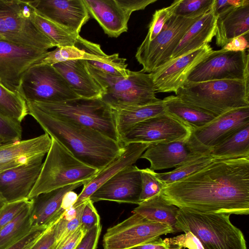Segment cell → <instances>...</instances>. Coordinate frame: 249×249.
Returning <instances> with one entry per match:
<instances>
[{
  "instance_id": "21",
  "label": "cell",
  "mask_w": 249,
  "mask_h": 249,
  "mask_svg": "<svg viewBox=\"0 0 249 249\" xmlns=\"http://www.w3.org/2000/svg\"><path fill=\"white\" fill-rule=\"evenodd\" d=\"M150 144L148 143L134 142L124 145V151L119 156L83 185V189L78 195L72 207L75 208L84 203L107 180L120 171L133 165Z\"/></svg>"
},
{
  "instance_id": "3",
  "label": "cell",
  "mask_w": 249,
  "mask_h": 249,
  "mask_svg": "<svg viewBox=\"0 0 249 249\" xmlns=\"http://www.w3.org/2000/svg\"><path fill=\"white\" fill-rule=\"evenodd\" d=\"M175 93L187 105L217 117L249 107V80L186 81Z\"/></svg>"
},
{
  "instance_id": "43",
  "label": "cell",
  "mask_w": 249,
  "mask_h": 249,
  "mask_svg": "<svg viewBox=\"0 0 249 249\" xmlns=\"http://www.w3.org/2000/svg\"><path fill=\"white\" fill-rule=\"evenodd\" d=\"M31 202V199H25L6 203L0 209V230L14 220Z\"/></svg>"
},
{
  "instance_id": "39",
  "label": "cell",
  "mask_w": 249,
  "mask_h": 249,
  "mask_svg": "<svg viewBox=\"0 0 249 249\" xmlns=\"http://www.w3.org/2000/svg\"><path fill=\"white\" fill-rule=\"evenodd\" d=\"M214 0H180L174 14L187 18H195L208 13Z\"/></svg>"
},
{
  "instance_id": "10",
  "label": "cell",
  "mask_w": 249,
  "mask_h": 249,
  "mask_svg": "<svg viewBox=\"0 0 249 249\" xmlns=\"http://www.w3.org/2000/svg\"><path fill=\"white\" fill-rule=\"evenodd\" d=\"M19 94L32 102H59L79 98L53 66L29 68L23 74Z\"/></svg>"
},
{
  "instance_id": "28",
  "label": "cell",
  "mask_w": 249,
  "mask_h": 249,
  "mask_svg": "<svg viewBox=\"0 0 249 249\" xmlns=\"http://www.w3.org/2000/svg\"><path fill=\"white\" fill-rule=\"evenodd\" d=\"M75 47L86 53V63L93 67L112 75L126 77L130 70L127 69L126 59L119 57L118 53L106 54L100 45L91 42L79 36Z\"/></svg>"
},
{
  "instance_id": "42",
  "label": "cell",
  "mask_w": 249,
  "mask_h": 249,
  "mask_svg": "<svg viewBox=\"0 0 249 249\" xmlns=\"http://www.w3.org/2000/svg\"><path fill=\"white\" fill-rule=\"evenodd\" d=\"M21 137L20 123L0 114V138L8 143L20 141Z\"/></svg>"
},
{
  "instance_id": "44",
  "label": "cell",
  "mask_w": 249,
  "mask_h": 249,
  "mask_svg": "<svg viewBox=\"0 0 249 249\" xmlns=\"http://www.w3.org/2000/svg\"><path fill=\"white\" fill-rule=\"evenodd\" d=\"M99 224H100V216L93 203L89 198L85 201L80 227L85 234L91 229Z\"/></svg>"
},
{
  "instance_id": "24",
  "label": "cell",
  "mask_w": 249,
  "mask_h": 249,
  "mask_svg": "<svg viewBox=\"0 0 249 249\" xmlns=\"http://www.w3.org/2000/svg\"><path fill=\"white\" fill-rule=\"evenodd\" d=\"M53 66L79 97H101L103 90L88 71L85 59H71Z\"/></svg>"
},
{
  "instance_id": "18",
  "label": "cell",
  "mask_w": 249,
  "mask_h": 249,
  "mask_svg": "<svg viewBox=\"0 0 249 249\" xmlns=\"http://www.w3.org/2000/svg\"><path fill=\"white\" fill-rule=\"evenodd\" d=\"M44 156L0 173V196L6 203L28 199L41 170Z\"/></svg>"
},
{
  "instance_id": "13",
  "label": "cell",
  "mask_w": 249,
  "mask_h": 249,
  "mask_svg": "<svg viewBox=\"0 0 249 249\" xmlns=\"http://www.w3.org/2000/svg\"><path fill=\"white\" fill-rule=\"evenodd\" d=\"M192 132L191 128L165 112L135 124L120 140L124 145L134 142L157 144L185 139Z\"/></svg>"
},
{
  "instance_id": "47",
  "label": "cell",
  "mask_w": 249,
  "mask_h": 249,
  "mask_svg": "<svg viewBox=\"0 0 249 249\" xmlns=\"http://www.w3.org/2000/svg\"><path fill=\"white\" fill-rule=\"evenodd\" d=\"M55 223L44 231L29 249H53L55 243Z\"/></svg>"
},
{
  "instance_id": "55",
  "label": "cell",
  "mask_w": 249,
  "mask_h": 249,
  "mask_svg": "<svg viewBox=\"0 0 249 249\" xmlns=\"http://www.w3.org/2000/svg\"><path fill=\"white\" fill-rule=\"evenodd\" d=\"M5 203L6 202L0 196V209Z\"/></svg>"
},
{
  "instance_id": "30",
  "label": "cell",
  "mask_w": 249,
  "mask_h": 249,
  "mask_svg": "<svg viewBox=\"0 0 249 249\" xmlns=\"http://www.w3.org/2000/svg\"><path fill=\"white\" fill-rule=\"evenodd\" d=\"M165 112L192 130L201 128L216 117L191 107L178 97L171 95L162 100Z\"/></svg>"
},
{
  "instance_id": "6",
  "label": "cell",
  "mask_w": 249,
  "mask_h": 249,
  "mask_svg": "<svg viewBox=\"0 0 249 249\" xmlns=\"http://www.w3.org/2000/svg\"><path fill=\"white\" fill-rule=\"evenodd\" d=\"M38 178L29 196L37 195L77 183L83 184L98 171L76 158L53 138Z\"/></svg>"
},
{
  "instance_id": "15",
  "label": "cell",
  "mask_w": 249,
  "mask_h": 249,
  "mask_svg": "<svg viewBox=\"0 0 249 249\" xmlns=\"http://www.w3.org/2000/svg\"><path fill=\"white\" fill-rule=\"evenodd\" d=\"M211 150L202 145L192 132L185 139L150 144L140 157L150 163L153 171L177 167L186 162L210 154Z\"/></svg>"
},
{
  "instance_id": "2",
  "label": "cell",
  "mask_w": 249,
  "mask_h": 249,
  "mask_svg": "<svg viewBox=\"0 0 249 249\" xmlns=\"http://www.w3.org/2000/svg\"><path fill=\"white\" fill-rule=\"evenodd\" d=\"M32 116L50 137L53 138L76 158L98 171L119 156L124 146L100 132L63 120L26 101Z\"/></svg>"
},
{
  "instance_id": "37",
  "label": "cell",
  "mask_w": 249,
  "mask_h": 249,
  "mask_svg": "<svg viewBox=\"0 0 249 249\" xmlns=\"http://www.w3.org/2000/svg\"><path fill=\"white\" fill-rule=\"evenodd\" d=\"M85 202L73 208L70 207L54 224L55 243L76 231L80 226Z\"/></svg>"
},
{
  "instance_id": "23",
  "label": "cell",
  "mask_w": 249,
  "mask_h": 249,
  "mask_svg": "<svg viewBox=\"0 0 249 249\" xmlns=\"http://www.w3.org/2000/svg\"><path fill=\"white\" fill-rule=\"evenodd\" d=\"M82 185L77 183L68 185L31 198L32 228L47 229L54 224L66 211L61 207L64 196Z\"/></svg>"
},
{
  "instance_id": "46",
  "label": "cell",
  "mask_w": 249,
  "mask_h": 249,
  "mask_svg": "<svg viewBox=\"0 0 249 249\" xmlns=\"http://www.w3.org/2000/svg\"><path fill=\"white\" fill-rule=\"evenodd\" d=\"M101 229L99 224L88 231L75 249H96Z\"/></svg>"
},
{
  "instance_id": "34",
  "label": "cell",
  "mask_w": 249,
  "mask_h": 249,
  "mask_svg": "<svg viewBox=\"0 0 249 249\" xmlns=\"http://www.w3.org/2000/svg\"><path fill=\"white\" fill-rule=\"evenodd\" d=\"M33 20L37 27L51 41L54 47L75 46L79 36L41 16L35 11Z\"/></svg>"
},
{
  "instance_id": "41",
  "label": "cell",
  "mask_w": 249,
  "mask_h": 249,
  "mask_svg": "<svg viewBox=\"0 0 249 249\" xmlns=\"http://www.w3.org/2000/svg\"><path fill=\"white\" fill-rule=\"evenodd\" d=\"M180 1V0H174L169 6L155 12L149 25L147 34L144 40L150 41L157 36L161 32L165 23L174 14L175 10Z\"/></svg>"
},
{
  "instance_id": "9",
  "label": "cell",
  "mask_w": 249,
  "mask_h": 249,
  "mask_svg": "<svg viewBox=\"0 0 249 249\" xmlns=\"http://www.w3.org/2000/svg\"><path fill=\"white\" fill-rule=\"evenodd\" d=\"M203 16L187 18L173 15L155 38L150 41L143 40L135 54L142 66L141 71L150 73L168 62L188 30Z\"/></svg>"
},
{
  "instance_id": "29",
  "label": "cell",
  "mask_w": 249,
  "mask_h": 249,
  "mask_svg": "<svg viewBox=\"0 0 249 249\" xmlns=\"http://www.w3.org/2000/svg\"><path fill=\"white\" fill-rule=\"evenodd\" d=\"M179 210L160 193L140 203L133 213H138L149 220L166 225L177 232L178 231L176 224Z\"/></svg>"
},
{
  "instance_id": "50",
  "label": "cell",
  "mask_w": 249,
  "mask_h": 249,
  "mask_svg": "<svg viewBox=\"0 0 249 249\" xmlns=\"http://www.w3.org/2000/svg\"><path fill=\"white\" fill-rule=\"evenodd\" d=\"M117 3L130 18L132 13L135 11L143 10L148 5L157 1V0H116Z\"/></svg>"
},
{
  "instance_id": "52",
  "label": "cell",
  "mask_w": 249,
  "mask_h": 249,
  "mask_svg": "<svg viewBox=\"0 0 249 249\" xmlns=\"http://www.w3.org/2000/svg\"><path fill=\"white\" fill-rule=\"evenodd\" d=\"M249 34L235 37L222 47V49L233 52L246 51L248 49Z\"/></svg>"
},
{
  "instance_id": "49",
  "label": "cell",
  "mask_w": 249,
  "mask_h": 249,
  "mask_svg": "<svg viewBox=\"0 0 249 249\" xmlns=\"http://www.w3.org/2000/svg\"><path fill=\"white\" fill-rule=\"evenodd\" d=\"M84 234L79 227L74 232L56 242L53 249H75Z\"/></svg>"
},
{
  "instance_id": "56",
  "label": "cell",
  "mask_w": 249,
  "mask_h": 249,
  "mask_svg": "<svg viewBox=\"0 0 249 249\" xmlns=\"http://www.w3.org/2000/svg\"><path fill=\"white\" fill-rule=\"evenodd\" d=\"M5 143V142L2 139L0 138V145Z\"/></svg>"
},
{
  "instance_id": "19",
  "label": "cell",
  "mask_w": 249,
  "mask_h": 249,
  "mask_svg": "<svg viewBox=\"0 0 249 249\" xmlns=\"http://www.w3.org/2000/svg\"><path fill=\"white\" fill-rule=\"evenodd\" d=\"M141 191L140 169L132 165L107 180L89 198L93 203L107 200L138 205Z\"/></svg>"
},
{
  "instance_id": "33",
  "label": "cell",
  "mask_w": 249,
  "mask_h": 249,
  "mask_svg": "<svg viewBox=\"0 0 249 249\" xmlns=\"http://www.w3.org/2000/svg\"><path fill=\"white\" fill-rule=\"evenodd\" d=\"M31 205L32 202L14 220L0 230V249H7L21 239L32 230Z\"/></svg>"
},
{
  "instance_id": "25",
  "label": "cell",
  "mask_w": 249,
  "mask_h": 249,
  "mask_svg": "<svg viewBox=\"0 0 249 249\" xmlns=\"http://www.w3.org/2000/svg\"><path fill=\"white\" fill-rule=\"evenodd\" d=\"M89 15L108 36L117 37L127 32L129 18L116 0H83Z\"/></svg>"
},
{
  "instance_id": "27",
  "label": "cell",
  "mask_w": 249,
  "mask_h": 249,
  "mask_svg": "<svg viewBox=\"0 0 249 249\" xmlns=\"http://www.w3.org/2000/svg\"><path fill=\"white\" fill-rule=\"evenodd\" d=\"M249 0L217 17L215 41L223 47L230 41L249 34Z\"/></svg>"
},
{
  "instance_id": "12",
  "label": "cell",
  "mask_w": 249,
  "mask_h": 249,
  "mask_svg": "<svg viewBox=\"0 0 249 249\" xmlns=\"http://www.w3.org/2000/svg\"><path fill=\"white\" fill-rule=\"evenodd\" d=\"M170 233L175 232L166 225L133 213L107 229L103 237V246L104 249H129Z\"/></svg>"
},
{
  "instance_id": "11",
  "label": "cell",
  "mask_w": 249,
  "mask_h": 249,
  "mask_svg": "<svg viewBox=\"0 0 249 249\" xmlns=\"http://www.w3.org/2000/svg\"><path fill=\"white\" fill-rule=\"evenodd\" d=\"M248 51L221 49L213 52L192 71L186 81L201 82L218 80H249Z\"/></svg>"
},
{
  "instance_id": "38",
  "label": "cell",
  "mask_w": 249,
  "mask_h": 249,
  "mask_svg": "<svg viewBox=\"0 0 249 249\" xmlns=\"http://www.w3.org/2000/svg\"><path fill=\"white\" fill-rule=\"evenodd\" d=\"M85 57L86 53L75 46L57 47L46 52L33 66H53L71 59H84Z\"/></svg>"
},
{
  "instance_id": "5",
  "label": "cell",
  "mask_w": 249,
  "mask_h": 249,
  "mask_svg": "<svg viewBox=\"0 0 249 249\" xmlns=\"http://www.w3.org/2000/svg\"><path fill=\"white\" fill-rule=\"evenodd\" d=\"M230 216L179 209L176 227L178 232H190L204 249H247L242 232L231 223Z\"/></svg>"
},
{
  "instance_id": "22",
  "label": "cell",
  "mask_w": 249,
  "mask_h": 249,
  "mask_svg": "<svg viewBox=\"0 0 249 249\" xmlns=\"http://www.w3.org/2000/svg\"><path fill=\"white\" fill-rule=\"evenodd\" d=\"M52 140L47 133L28 140L0 145V173L24 164L34 158L45 155Z\"/></svg>"
},
{
  "instance_id": "32",
  "label": "cell",
  "mask_w": 249,
  "mask_h": 249,
  "mask_svg": "<svg viewBox=\"0 0 249 249\" xmlns=\"http://www.w3.org/2000/svg\"><path fill=\"white\" fill-rule=\"evenodd\" d=\"M210 155L215 159L249 158V124L213 148Z\"/></svg>"
},
{
  "instance_id": "8",
  "label": "cell",
  "mask_w": 249,
  "mask_h": 249,
  "mask_svg": "<svg viewBox=\"0 0 249 249\" xmlns=\"http://www.w3.org/2000/svg\"><path fill=\"white\" fill-rule=\"evenodd\" d=\"M34 12L28 1L0 0V36L23 46L47 51L54 47L34 23Z\"/></svg>"
},
{
  "instance_id": "17",
  "label": "cell",
  "mask_w": 249,
  "mask_h": 249,
  "mask_svg": "<svg viewBox=\"0 0 249 249\" xmlns=\"http://www.w3.org/2000/svg\"><path fill=\"white\" fill-rule=\"evenodd\" d=\"M35 11L76 36L90 15L83 0L28 1Z\"/></svg>"
},
{
  "instance_id": "51",
  "label": "cell",
  "mask_w": 249,
  "mask_h": 249,
  "mask_svg": "<svg viewBox=\"0 0 249 249\" xmlns=\"http://www.w3.org/2000/svg\"><path fill=\"white\" fill-rule=\"evenodd\" d=\"M248 0H214L213 8L215 15L217 17L232 8L245 3Z\"/></svg>"
},
{
  "instance_id": "36",
  "label": "cell",
  "mask_w": 249,
  "mask_h": 249,
  "mask_svg": "<svg viewBox=\"0 0 249 249\" xmlns=\"http://www.w3.org/2000/svg\"><path fill=\"white\" fill-rule=\"evenodd\" d=\"M214 160L210 154L186 162L174 170L165 173H156L157 178L166 186L183 178L202 169Z\"/></svg>"
},
{
  "instance_id": "4",
  "label": "cell",
  "mask_w": 249,
  "mask_h": 249,
  "mask_svg": "<svg viewBox=\"0 0 249 249\" xmlns=\"http://www.w3.org/2000/svg\"><path fill=\"white\" fill-rule=\"evenodd\" d=\"M86 64L103 90L101 99L114 110L153 104L161 100L156 97L151 73L130 71L128 75L124 77L106 73Z\"/></svg>"
},
{
  "instance_id": "16",
  "label": "cell",
  "mask_w": 249,
  "mask_h": 249,
  "mask_svg": "<svg viewBox=\"0 0 249 249\" xmlns=\"http://www.w3.org/2000/svg\"><path fill=\"white\" fill-rule=\"evenodd\" d=\"M213 51L209 44H206L169 61L151 73L156 92H176L186 81L193 69Z\"/></svg>"
},
{
  "instance_id": "26",
  "label": "cell",
  "mask_w": 249,
  "mask_h": 249,
  "mask_svg": "<svg viewBox=\"0 0 249 249\" xmlns=\"http://www.w3.org/2000/svg\"><path fill=\"white\" fill-rule=\"evenodd\" d=\"M216 21L217 17L212 7L191 26L174 51L170 60L187 54L211 42L215 35Z\"/></svg>"
},
{
  "instance_id": "7",
  "label": "cell",
  "mask_w": 249,
  "mask_h": 249,
  "mask_svg": "<svg viewBox=\"0 0 249 249\" xmlns=\"http://www.w3.org/2000/svg\"><path fill=\"white\" fill-rule=\"evenodd\" d=\"M32 103L50 115L96 130L121 142L114 110L101 98L79 97L59 102Z\"/></svg>"
},
{
  "instance_id": "45",
  "label": "cell",
  "mask_w": 249,
  "mask_h": 249,
  "mask_svg": "<svg viewBox=\"0 0 249 249\" xmlns=\"http://www.w3.org/2000/svg\"><path fill=\"white\" fill-rule=\"evenodd\" d=\"M164 240L172 249H181L183 247L189 249H204L198 239L190 232Z\"/></svg>"
},
{
  "instance_id": "48",
  "label": "cell",
  "mask_w": 249,
  "mask_h": 249,
  "mask_svg": "<svg viewBox=\"0 0 249 249\" xmlns=\"http://www.w3.org/2000/svg\"><path fill=\"white\" fill-rule=\"evenodd\" d=\"M46 229L32 228L24 237L7 249H29Z\"/></svg>"
},
{
  "instance_id": "1",
  "label": "cell",
  "mask_w": 249,
  "mask_h": 249,
  "mask_svg": "<svg viewBox=\"0 0 249 249\" xmlns=\"http://www.w3.org/2000/svg\"><path fill=\"white\" fill-rule=\"evenodd\" d=\"M179 209L203 213H249V158L215 159L167 185L161 193Z\"/></svg>"
},
{
  "instance_id": "54",
  "label": "cell",
  "mask_w": 249,
  "mask_h": 249,
  "mask_svg": "<svg viewBox=\"0 0 249 249\" xmlns=\"http://www.w3.org/2000/svg\"><path fill=\"white\" fill-rule=\"evenodd\" d=\"M78 195L73 191L68 192L64 196L62 203V208L67 210L72 207L76 202Z\"/></svg>"
},
{
  "instance_id": "20",
  "label": "cell",
  "mask_w": 249,
  "mask_h": 249,
  "mask_svg": "<svg viewBox=\"0 0 249 249\" xmlns=\"http://www.w3.org/2000/svg\"><path fill=\"white\" fill-rule=\"evenodd\" d=\"M249 124V107L229 110L192 133L203 146L211 150Z\"/></svg>"
},
{
  "instance_id": "40",
  "label": "cell",
  "mask_w": 249,
  "mask_h": 249,
  "mask_svg": "<svg viewBox=\"0 0 249 249\" xmlns=\"http://www.w3.org/2000/svg\"><path fill=\"white\" fill-rule=\"evenodd\" d=\"M142 191L140 203L160 194L166 185L156 176V172L149 168L140 169Z\"/></svg>"
},
{
  "instance_id": "14",
  "label": "cell",
  "mask_w": 249,
  "mask_h": 249,
  "mask_svg": "<svg viewBox=\"0 0 249 249\" xmlns=\"http://www.w3.org/2000/svg\"><path fill=\"white\" fill-rule=\"evenodd\" d=\"M48 51L0 40V85L19 94L23 74Z\"/></svg>"
},
{
  "instance_id": "31",
  "label": "cell",
  "mask_w": 249,
  "mask_h": 249,
  "mask_svg": "<svg viewBox=\"0 0 249 249\" xmlns=\"http://www.w3.org/2000/svg\"><path fill=\"white\" fill-rule=\"evenodd\" d=\"M116 128L120 137L135 124L165 112L162 100L148 105L114 110Z\"/></svg>"
},
{
  "instance_id": "53",
  "label": "cell",
  "mask_w": 249,
  "mask_h": 249,
  "mask_svg": "<svg viewBox=\"0 0 249 249\" xmlns=\"http://www.w3.org/2000/svg\"><path fill=\"white\" fill-rule=\"evenodd\" d=\"M129 249H172L167 243L160 237Z\"/></svg>"
},
{
  "instance_id": "57",
  "label": "cell",
  "mask_w": 249,
  "mask_h": 249,
  "mask_svg": "<svg viewBox=\"0 0 249 249\" xmlns=\"http://www.w3.org/2000/svg\"><path fill=\"white\" fill-rule=\"evenodd\" d=\"M0 40H4V38L2 36H0Z\"/></svg>"
},
{
  "instance_id": "35",
  "label": "cell",
  "mask_w": 249,
  "mask_h": 249,
  "mask_svg": "<svg viewBox=\"0 0 249 249\" xmlns=\"http://www.w3.org/2000/svg\"><path fill=\"white\" fill-rule=\"evenodd\" d=\"M0 114L21 123L28 114L26 102L20 94L0 85Z\"/></svg>"
}]
</instances>
